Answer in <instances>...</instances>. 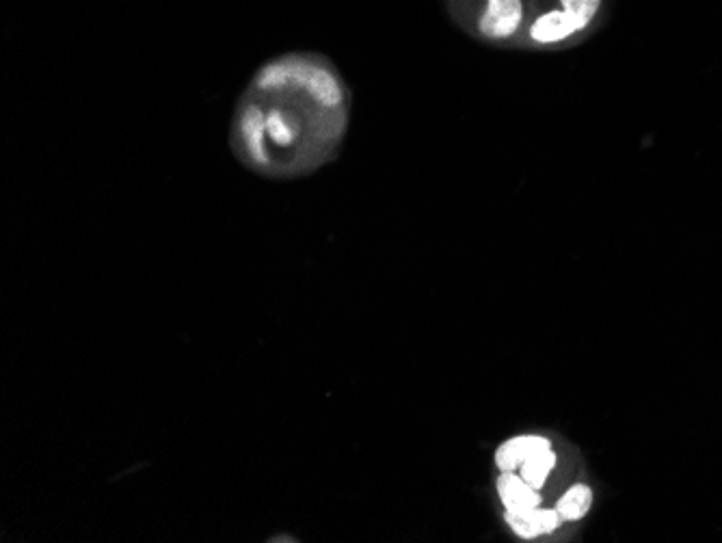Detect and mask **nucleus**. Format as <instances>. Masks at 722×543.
<instances>
[{
  "label": "nucleus",
  "instance_id": "3",
  "mask_svg": "<svg viewBox=\"0 0 722 543\" xmlns=\"http://www.w3.org/2000/svg\"><path fill=\"white\" fill-rule=\"evenodd\" d=\"M593 24L586 20L573 16L563 7L545 9L534 16L526 26V37L532 46L537 48H554L571 42L573 37H578L591 29Z\"/></svg>",
  "mask_w": 722,
  "mask_h": 543
},
{
  "label": "nucleus",
  "instance_id": "8",
  "mask_svg": "<svg viewBox=\"0 0 722 543\" xmlns=\"http://www.w3.org/2000/svg\"><path fill=\"white\" fill-rule=\"evenodd\" d=\"M593 487L580 481V483H571L563 494L558 496L556 500V511L560 513L567 524L569 522H580L586 518V513L591 511L593 507Z\"/></svg>",
  "mask_w": 722,
  "mask_h": 543
},
{
  "label": "nucleus",
  "instance_id": "6",
  "mask_svg": "<svg viewBox=\"0 0 722 543\" xmlns=\"http://www.w3.org/2000/svg\"><path fill=\"white\" fill-rule=\"evenodd\" d=\"M547 446H554L552 437L537 435V433L515 435V437H511V440H506L504 444H500L498 450H496V455H493V461H496V470L498 472H513L530 455H534L537 450H543Z\"/></svg>",
  "mask_w": 722,
  "mask_h": 543
},
{
  "label": "nucleus",
  "instance_id": "2",
  "mask_svg": "<svg viewBox=\"0 0 722 543\" xmlns=\"http://www.w3.org/2000/svg\"><path fill=\"white\" fill-rule=\"evenodd\" d=\"M476 33L493 44L511 42L526 26L524 0H483L476 16Z\"/></svg>",
  "mask_w": 722,
  "mask_h": 543
},
{
  "label": "nucleus",
  "instance_id": "4",
  "mask_svg": "<svg viewBox=\"0 0 722 543\" xmlns=\"http://www.w3.org/2000/svg\"><path fill=\"white\" fill-rule=\"evenodd\" d=\"M496 492L504 507V515L526 513L543 505L539 489L528 485L517 472H498Z\"/></svg>",
  "mask_w": 722,
  "mask_h": 543
},
{
  "label": "nucleus",
  "instance_id": "7",
  "mask_svg": "<svg viewBox=\"0 0 722 543\" xmlns=\"http://www.w3.org/2000/svg\"><path fill=\"white\" fill-rule=\"evenodd\" d=\"M556 466H558V453L554 446H547L543 450H537V453L530 455L521 466L513 472H517L521 479H524L528 485H532L534 489H539V492H543V489L547 487V481H550V476L556 472Z\"/></svg>",
  "mask_w": 722,
  "mask_h": 543
},
{
  "label": "nucleus",
  "instance_id": "1",
  "mask_svg": "<svg viewBox=\"0 0 722 543\" xmlns=\"http://www.w3.org/2000/svg\"><path fill=\"white\" fill-rule=\"evenodd\" d=\"M349 111V89L325 57L292 52L271 59L236 102L232 152L262 178H303L336 156Z\"/></svg>",
  "mask_w": 722,
  "mask_h": 543
},
{
  "label": "nucleus",
  "instance_id": "9",
  "mask_svg": "<svg viewBox=\"0 0 722 543\" xmlns=\"http://www.w3.org/2000/svg\"><path fill=\"white\" fill-rule=\"evenodd\" d=\"M601 5H604V0H558V7L567 9L573 16L586 20L588 24L597 20Z\"/></svg>",
  "mask_w": 722,
  "mask_h": 543
},
{
  "label": "nucleus",
  "instance_id": "5",
  "mask_svg": "<svg viewBox=\"0 0 722 543\" xmlns=\"http://www.w3.org/2000/svg\"><path fill=\"white\" fill-rule=\"evenodd\" d=\"M504 522L521 539H537L543 535H554L560 526L567 524L563 518H560L556 507L550 509L543 505L532 511H526V513L504 515Z\"/></svg>",
  "mask_w": 722,
  "mask_h": 543
}]
</instances>
